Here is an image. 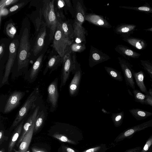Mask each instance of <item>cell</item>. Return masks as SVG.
<instances>
[{
	"label": "cell",
	"mask_w": 152,
	"mask_h": 152,
	"mask_svg": "<svg viewBox=\"0 0 152 152\" xmlns=\"http://www.w3.org/2000/svg\"><path fill=\"white\" fill-rule=\"evenodd\" d=\"M30 48L28 30L27 28H25L20 38L18 51V72L28 66Z\"/></svg>",
	"instance_id": "1"
},
{
	"label": "cell",
	"mask_w": 152,
	"mask_h": 152,
	"mask_svg": "<svg viewBox=\"0 0 152 152\" xmlns=\"http://www.w3.org/2000/svg\"><path fill=\"white\" fill-rule=\"evenodd\" d=\"M54 0L43 1L42 13L47 26L50 29L49 40L53 39L58 19L56 14L54 6Z\"/></svg>",
	"instance_id": "2"
},
{
	"label": "cell",
	"mask_w": 152,
	"mask_h": 152,
	"mask_svg": "<svg viewBox=\"0 0 152 152\" xmlns=\"http://www.w3.org/2000/svg\"><path fill=\"white\" fill-rule=\"evenodd\" d=\"M53 38V47L58 55L63 58L66 53L70 51L71 45L64 36L59 20L57 23Z\"/></svg>",
	"instance_id": "3"
},
{
	"label": "cell",
	"mask_w": 152,
	"mask_h": 152,
	"mask_svg": "<svg viewBox=\"0 0 152 152\" xmlns=\"http://www.w3.org/2000/svg\"><path fill=\"white\" fill-rule=\"evenodd\" d=\"M76 53L70 51L63 58L60 86V91L62 87L65 85L71 72H72V74L74 73L77 61Z\"/></svg>",
	"instance_id": "4"
},
{
	"label": "cell",
	"mask_w": 152,
	"mask_h": 152,
	"mask_svg": "<svg viewBox=\"0 0 152 152\" xmlns=\"http://www.w3.org/2000/svg\"><path fill=\"white\" fill-rule=\"evenodd\" d=\"M39 89L35 88L27 98L24 104L18 111L10 127L16 126L26 115L28 111L34 105V102L39 94Z\"/></svg>",
	"instance_id": "5"
},
{
	"label": "cell",
	"mask_w": 152,
	"mask_h": 152,
	"mask_svg": "<svg viewBox=\"0 0 152 152\" xmlns=\"http://www.w3.org/2000/svg\"><path fill=\"white\" fill-rule=\"evenodd\" d=\"M19 45L18 40L15 39L11 42L9 45L8 59L0 84V87L4 85L9 84L8 82L9 76L16 56Z\"/></svg>",
	"instance_id": "6"
},
{
	"label": "cell",
	"mask_w": 152,
	"mask_h": 152,
	"mask_svg": "<svg viewBox=\"0 0 152 152\" xmlns=\"http://www.w3.org/2000/svg\"><path fill=\"white\" fill-rule=\"evenodd\" d=\"M73 75L74 76L69 86V91L70 96L75 97L78 94L82 76L80 64L77 61L76 63L75 69Z\"/></svg>",
	"instance_id": "7"
},
{
	"label": "cell",
	"mask_w": 152,
	"mask_h": 152,
	"mask_svg": "<svg viewBox=\"0 0 152 152\" xmlns=\"http://www.w3.org/2000/svg\"><path fill=\"white\" fill-rule=\"evenodd\" d=\"M58 79L56 78L48 86L47 101L50 104V112H53L57 106L59 94L58 90Z\"/></svg>",
	"instance_id": "8"
},
{
	"label": "cell",
	"mask_w": 152,
	"mask_h": 152,
	"mask_svg": "<svg viewBox=\"0 0 152 152\" xmlns=\"http://www.w3.org/2000/svg\"><path fill=\"white\" fill-rule=\"evenodd\" d=\"M119 63L123 72L126 83L132 89H135V83L133 76L132 66L127 60L120 57L118 58Z\"/></svg>",
	"instance_id": "9"
},
{
	"label": "cell",
	"mask_w": 152,
	"mask_h": 152,
	"mask_svg": "<svg viewBox=\"0 0 152 152\" xmlns=\"http://www.w3.org/2000/svg\"><path fill=\"white\" fill-rule=\"evenodd\" d=\"M110 58V57L101 51L90 46L89 58V66L92 68L95 65L106 61Z\"/></svg>",
	"instance_id": "10"
},
{
	"label": "cell",
	"mask_w": 152,
	"mask_h": 152,
	"mask_svg": "<svg viewBox=\"0 0 152 152\" xmlns=\"http://www.w3.org/2000/svg\"><path fill=\"white\" fill-rule=\"evenodd\" d=\"M152 127V119L141 124L129 128L124 130L118 137L117 141L125 139H130L137 132L149 127Z\"/></svg>",
	"instance_id": "11"
},
{
	"label": "cell",
	"mask_w": 152,
	"mask_h": 152,
	"mask_svg": "<svg viewBox=\"0 0 152 152\" xmlns=\"http://www.w3.org/2000/svg\"><path fill=\"white\" fill-rule=\"evenodd\" d=\"M25 94V92L16 91L11 94L6 101L4 108V113H9L16 108L20 104V100Z\"/></svg>",
	"instance_id": "12"
},
{
	"label": "cell",
	"mask_w": 152,
	"mask_h": 152,
	"mask_svg": "<svg viewBox=\"0 0 152 152\" xmlns=\"http://www.w3.org/2000/svg\"><path fill=\"white\" fill-rule=\"evenodd\" d=\"M85 20L88 22L100 27L109 28L112 26L104 16L94 13L86 14Z\"/></svg>",
	"instance_id": "13"
},
{
	"label": "cell",
	"mask_w": 152,
	"mask_h": 152,
	"mask_svg": "<svg viewBox=\"0 0 152 152\" xmlns=\"http://www.w3.org/2000/svg\"><path fill=\"white\" fill-rule=\"evenodd\" d=\"M46 26H47L46 23L43 22L33 48L32 51L34 56H36L43 47L46 35Z\"/></svg>",
	"instance_id": "14"
},
{
	"label": "cell",
	"mask_w": 152,
	"mask_h": 152,
	"mask_svg": "<svg viewBox=\"0 0 152 152\" xmlns=\"http://www.w3.org/2000/svg\"><path fill=\"white\" fill-rule=\"evenodd\" d=\"M73 28L74 42L85 44L86 42V36L88 35L87 31L82 25L79 24L75 20Z\"/></svg>",
	"instance_id": "15"
},
{
	"label": "cell",
	"mask_w": 152,
	"mask_h": 152,
	"mask_svg": "<svg viewBox=\"0 0 152 152\" xmlns=\"http://www.w3.org/2000/svg\"><path fill=\"white\" fill-rule=\"evenodd\" d=\"M137 26L132 24L121 23L115 28V32L123 38L129 37L136 29Z\"/></svg>",
	"instance_id": "16"
},
{
	"label": "cell",
	"mask_w": 152,
	"mask_h": 152,
	"mask_svg": "<svg viewBox=\"0 0 152 152\" xmlns=\"http://www.w3.org/2000/svg\"><path fill=\"white\" fill-rule=\"evenodd\" d=\"M43 54L40 55L37 59L28 74H26L25 77L30 83L34 81L40 70L43 57Z\"/></svg>",
	"instance_id": "17"
},
{
	"label": "cell",
	"mask_w": 152,
	"mask_h": 152,
	"mask_svg": "<svg viewBox=\"0 0 152 152\" xmlns=\"http://www.w3.org/2000/svg\"><path fill=\"white\" fill-rule=\"evenodd\" d=\"M61 24L65 37L70 45L74 42L73 23L74 21L68 20L62 21L59 19Z\"/></svg>",
	"instance_id": "18"
},
{
	"label": "cell",
	"mask_w": 152,
	"mask_h": 152,
	"mask_svg": "<svg viewBox=\"0 0 152 152\" xmlns=\"http://www.w3.org/2000/svg\"><path fill=\"white\" fill-rule=\"evenodd\" d=\"M63 60V58L59 55H55L50 57L44 70L43 75H45L48 71H50V74L61 65Z\"/></svg>",
	"instance_id": "19"
},
{
	"label": "cell",
	"mask_w": 152,
	"mask_h": 152,
	"mask_svg": "<svg viewBox=\"0 0 152 152\" xmlns=\"http://www.w3.org/2000/svg\"><path fill=\"white\" fill-rule=\"evenodd\" d=\"M36 119L34 121L28 130L25 135L20 144L19 148V151L20 152H26L27 151L34 133Z\"/></svg>",
	"instance_id": "20"
},
{
	"label": "cell",
	"mask_w": 152,
	"mask_h": 152,
	"mask_svg": "<svg viewBox=\"0 0 152 152\" xmlns=\"http://www.w3.org/2000/svg\"><path fill=\"white\" fill-rule=\"evenodd\" d=\"M115 50L121 55L126 58H137L139 57L141 54L135 51L125 45L119 44L117 45Z\"/></svg>",
	"instance_id": "21"
},
{
	"label": "cell",
	"mask_w": 152,
	"mask_h": 152,
	"mask_svg": "<svg viewBox=\"0 0 152 152\" xmlns=\"http://www.w3.org/2000/svg\"><path fill=\"white\" fill-rule=\"evenodd\" d=\"M39 106L36 107L32 113L30 115L24 124L22 133L17 142L16 145L17 146L20 144L25 135L28 130L34 121L36 119L39 113Z\"/></svg>",
	"instance_id": "22"
},
{
	"label": "cell",
	"mask_w": 152,
	"mask_h": 152,
	"mask_svg": "<svg viewBox=\"0 0 152 152\" xmlns=\"http://www.w3.org/2000/svg\"><path fill=\"white\" fill-rule=\"evenodd\" d=\"M75 21L79 24L82 25L85 20L86 10L82 1H77L75 7Z\"/></svg>",
	"instance_id": "23"
},
{
	"label": "cell",
	"mask_w": 152,
	"mask_h": 152,
	"mask_svg": "<svg viewBox=\"0 0 152 152\" xmlns=\"http://www.w3.org/2000/svg\"><path fill=\"white\" fill-rule=\"evenodd\" d=\"M122 39L139 50H143L147 46V44L145 41L139 38L130 36L123 38Z\"/></svg>",
	"instance_id": "24"
},
{
	"label": "cell",
	"mask_w": 152,
	"mask_h": 152,
	"mask_svg": "<svg viewBox=\"0 0 152 152\" xmlns=\"http://www.w3.org/2000/svg\"><path fill=\"white\" fill-rule=\"evenodd\" d=\"M133 74L136 83L141 91L146 95H149L148 91L144 83V79L145 77L144 72L142 70L138 72H135L134 71Z\"/></svg>",
	"instance_id": "25"
},
{
	"label": "cell",
	"mask_w": 152,
	"mask_h": 152,
	"mask_svg": "<svg viewBox=\"0 0 152 152\" xmlns=\"http://www.w3.org/2000/svg\"><path fill=\"white\" fill-rule=\"evenodd\" d=\"M23 120L17 126L12 137L8 145V152H11L22 132Z\"/></svg>",
	"instance_id": "26"
},
{
	"label": "cell",
	"mask_w": 152,
	"mask_h": 152,
	"mask_svg": "<svg viewBox=\"0 0 152 152\" xmlns=\"http://www.w3.org/2000/svg\"><path fill=\"white\" fill-rule=\"evenodd\" d=\"M129 111L137 120H143L152 115V113L138 108H133Z\"/></svg>",
	"instance_id": "27"
},
{
	"label": "cell",
	"mask_w": 152,
	"mask_h": 152,
	"mask_svg": "<svg viewBox=\"0 0 152 152\" xmlns=\"http://www.w3.org/2000/svg\"><path fill=\"white\" fill-rule=\"evenodd\" d=\"M119 7L127 9L134 10L147 14L152 13V7L148 3H146L143 5L139 7L120 6Z\"/></svg>",
	"instance_id": "28"
},
{
	"label": "cell",
	"mask_w": 152,
	"mask_h": 152,
	"mask_svg": "<svg viewBox=\"0 0 152 152\" xmlns=\"http://www.w3.org/2000/svg\"><path fill=\"white\" fill-rule=\"evenodd\" d=\"M104 68L107 72L112 78L119 81H123V78L121 72L110 67L105 66Z\"/></svg>",
	"instance_id": "29"
},
{
	"label": "cell",
	"mask_w": 152,
	"mask_h": 152,
	"mask_svg": "<svg viewBox=\"0 0 152 152\" xmlns=\"http://www.w3.org/2000/svg\"><path fill=\"white\" fill-rule=\"evenodd\" d=\"M45 117V113L42 110L39 112L36 118L34 125V133L37 132L42 126Z\"/></svg>",
	"instance_id": "30"
},
{
	"label": "cell",
	"mask_w": 152,
	"mask_h": 152,
	"mask_svg": "<svg viewBox=\"0 0 152 152\" xmlns=\"http://www.w3.org/2000/svg\"><path fill=\"white\" fill-rule=\"evenodd\" d=\"M132 91L135 101L145 104L147 95L143 94L139 90L135 89H133Z\"/></svg>",
	"instance_id": "31"
},
{
	"label": "cell",
	"mask_w": 152,
	"mask_h": 152,
	"mask_svg": "<svg viewBox=\"0 0 152 152\" xmlns=\"http://www.w3.org/2000/svg\"><path fill=\"white\" fill-rule=\"evenodd\" d=\"M124 117V113L123 111L119 113H112V119L116 126L118 127L121 125Z\"/></svg>",
	"instance_id": "32"
},
{
	"label": "cell",
	"mask_w": 152,
	"mask_h": 152,
	"mask_svg": "<svg viewBox=\"0 0 152 152\" xmlns=\"http://www.w3.org/2000/svg\"><path fill=\"white\" fill-rule=\"evenodd\" d=\"M86 49L85 44L73 42L70 45V51L73 53H81Z\"/></svg>",
	"instance_id": "33"
},
{
	"label": "cell",
	"mask_w": 152,
	"mask_h": 152,
	"mask_svg": "<svg viewBox=\"0 0 152 152\" xmlns=\"http://www.w3.org/2000/svg\"><path fill=\"white\" fill-rule=\"evenodd\" d=\"M140 63L143 69L149 75L152 79V61L146 60H140Z\"/></svg>",
	"instance_id": "34"
},
{
	"label": "cell",
	"mask_w": 152,
	"mask_h": 152,
	"mask_svg": "<svg viewBox=\"0 0 152 152\" xmlns=\"http://www.w3.org/2000/svg\"><path fill=\"white\" fill-rule=\"evenodd\" d=\"M6 31L7 35L12 39L15 36L17 30L14 24L10 23L8 24L6 28Z\"/></svg>",
	"instance_id": "35"
},
{
	"label": "cell",
	"mask_w": 152,
	"mask_h": 152,
	"mask_svg": "<svg viewBox=\"0 0 152 152\" xmlns=\"http://www.w3.org/2000/svg\"><path fill=\"white\" fill-rule=\"evenodd\" d=\"M19 1V0H1L0 1V10L5 7L14 4Z\"/></svg>",
	"instance_id": "36"
},
{
	"label": "cell",
	"mask_w": 152,
	"mask_h": 152,
	"mask_svg": "<svg viewBox=\"0 0 152 152\" xmlns=\"http://www.w3.org/2000/svg\"><path fill=\"white\" fill-rule=\"evenodd\" d=\"M152 145V134L147 140L140 152H147Z\"/></svg>",
	"instance_id": "37"
},
{
	"label": "cell",
	"mask_w": 152,
	"mask_h": 152,
	"mask_svg": "<svg viewBox=\"0 0 152 152\" xmlns=\"http://www.w3.org/2000/svg\"><path fill=\"white\" fill-rule=\"evenodd\" d=\"M53 136L54 137L57 138L61 141L70 143H73V141L68 139L66 137L63 135L59 134H55L53 135Z\"/></svg>",
	"instance_id": "38"
},
{
	"label": "cell",
	"mask_w": 152,
	"mask_h": 152,
	"mask_svg": "<svg viewBox=\"0 0 152 152\" xmlns=\"http://www.w3.org/2000/svg\"><path fill=\"white\" fill-rule=\"evenodd\" d=\"M151 88L148 91L149 95H147L145 104L149 105L152 107V85H151Z\"/></svg>",
	"instance_id": "39"
},
{
	"label": "cell",
	"mask_w": 152,
	"mask_h": 152,
	"mask_svg": "<svg viewBox=\"0 0 152 152\" xmlns=\"http://www.w3.org/2000/svg\"><path fill=\"white\" fill-rule=\"evenodd\" d=\"M65 4H66L67 6L70 9V11L72 15V16L74 18H75V10L73 8L72 5L70 0H64Z\"/></svg>",
	"instance_id": "40"
},
{
	"label": "cell",
	"mask_w": 152,
	"mask_h": 152,
	"mask_svg": "<svg viewBox=\"0 0 152 152\" xmlns=\"http://www.w3.org/2000/svg\"><path fill=\"white\" fill-rule=\"evenodd\" d=\"M24 4V2H23L18 3L15 5L10 8L9 10V11L10 12H12L15 11L23 6Z\"/></svg>",
	"instance_id": "41"
},
{
	"label": "cell",
	"mask_w": 152,
	"mask_h": 152,
	"mask_svg": "<svg viewBox=\"0 0 152 152\" xmlns=\"http://www.w3.org/2000/svg\"><path fill=\"white\" fill-rule=\"evenodd\" d=\"M141 147L138 146L128 149L124 152H140Z\"/></svg>",
	"instance_id": "42"
},
{
	"label": "cell",
	"mask_w": 152,
	"mask_h": 152,
	"mask_svg": "<svg viewBox=\"0 0 152 152\" xmlns=\"http://www.w3.org/2000/svg\"><path fill=\"white\" fill-rule=\"evenodd\" d=\"M101 148L100 146H98L89 149L83 152H98Z\"/></svg>",
	"instance_id": "43"
},
{
	"label": "cell",
	"mask_w": 152,
	"mask_h": 152,
	"mask_svg": "<svg viewBox=\"0 0 152 152\" xmlns=\"http://www.w3.org/2000/svg\"><path fill=\"white\" fill-rule=\"evenodd\" d=\"M7 139V137L4 136L3 131L1 130L0 132V144L1 145L4 140H6Z\"/></svg>",
	"instance_id": "44"
},
{
	"label": "cell",
	"mask_w": 152,
	"mask_h": 152,
	"mask_svg": "<svg viewBox=\"0 0 152 152\" xmlns=\"http://www.w3.org/2000/svg\"><path fill=\"white\" fill-rule=\"evenodd\" d=\"M5 45L3 43H1L0 45V58L1 59L2 57L4 51Z\"/></svg>",
	"instance_id": "45"
},
{
	"label": "cell",
	"mask_w": 152,
	"mask_h": 152,
	"mask_svg": "<svg viewBox=\"0 0 152 152\" xmlns=\"http://www.w3.org/2000/svg\"><path fill=\"white\" fill-rule=\"evenodd\" d=\"M65 5L64 0H58L57 2V5L59 8H62Z\"/></svg>",
	"instance_id": "46"
},
{
	"label": "cell",
	"mask_w": 152,
	"mask_h": 152,
	"mask_svg": "<svg viewBox=\"0 0 152 152\" xmlns=\"http://www.w3.org/2000/svg\"><path fill=\"white\" fill-rule=\"evenodd\" d=\"M8 11L7 9L4 8L3 9L0 10V17L1 18V15H7L8 13Z\"/></svg>",
	"instance_id": "47"
},
{
	"label": "cell",
	"mask_w": 152,
	"mask_h": 152,
	"mask_svg": "<svg viewBox=\"0 0 152 152\" xmlns=\"http://www.w3.org/2000/svg\"><path fill=\"white\" fill-rule=\"evenodd\" d=\"M32 150L33 152H46L43 150L35 148H32Z\"/></svg>",
	"instance_id": "48"
},
{
	"label": "cell",
	"mask_w": 152,
	"mask_h": 152,
	"mask_svg": "<svg viewBox=\"0 0 152 152\" xmlns=\"http://www.w3.org/2000/svg\"><path fill=\"white\" fill-rule=\"evenodd\" d=\"M66 151L67 152H75L73 149L69 148H67Z\"/></svg>",
	"instance_id": "49"
},
{
	"label": "cell",
	"mask_w": 152,
	"mask_h": 152,
	"mask_svg": "<svg viewBox=\"0 0 152 152\" xmlns=\"http://www.w3.org/2000/svg\"><path fill=\"white\" fill-rule=\"evenodd\" d=\"M146 31L152 32V26L151 28L144 29Z\"/></svg>",
	"instance_id": "50"
},
{
	"label": "cell",
	"mask_w": 152,
	"mask_h": 152,
	"mask_svg": "<svg viewBox=\"0 0 152 152\" xmlns=\"http://www.w3.org/2000/svg\"><path fill=\"white\" fill-rule=\"evenodd\" d=\"M102 111L104 113H107V114H109V113H108L109 112H107V111H106L105 110H104V109H102Z\"/></svg>",
	"instance_id": "51"
},
{
	"label": "cell",
	"mask_w": 152,
	"mask_h": 152,
	"mask_svg": "<svg viewBox=\"0 0 152 152\" xmlns=\"http://www.w3.org/2000/svg\"><path fill=\"white\" fill-rule=\"evenodd\" d=\"M128 93L129 94L132 96H133V94H132V92H131V91H130L129 90V89H128Z\"/></svg>",
	"instance_id": "52"
},
{
	"label": "cell",
	"mask_w": 152,
	"mask_h": 152,
	"mask_svg": "<svg viewBox=\"0 0 152 152\" xmlns=\"http://www.w3.org/2000/svg\"><path fill=\"white\" fill-rule=\"evenodd\" d=\"M147 152H152V145L150 147Z\"/></svg>",
	"instance_id": "53"
},
{
	"label": "cell",
	"mask_w": 152,
	"mask_h": 152,
	"mask_svg": "<svg viewBox=\"0 0 152 152\" xmlns=\"http://www.w3.org/2000/svg\"><path fill=\"white\" fill-rule=\"evenodd\" d=\"M0 152H5L4 149L3 148L1 149L0 151Z\"/></svg>",
	"instance_id": "54"
},
{
	"label": "cell",
	"mask_w": 152,
	"mask_h": 152,
	"mask_svg": "<svg viewBox=\"0 0 152 152\" xmlns=\"http://www.w3.org/2000/svg\"><path fill=\"white\" fill-rule=\"evenodd\" d=\"M15 152H20L19 151V152H18V151H15Z\"/></svg>",
	"instance_id": "55"
},
{
	"label": "cell",
	"mask_w": 152,
	"mask_h": 152,
	"mask_svg": "<svg viewBox=\"0 0 152 152\" xmlns=\"http://www.w3.org/2000/svg\"><path fill=\"white\" fill-rule=\"evenodd\" d=\"M26 152H29V151H27Z\"/></svg>",
	"instance_id": "56"
}]
</instances>
